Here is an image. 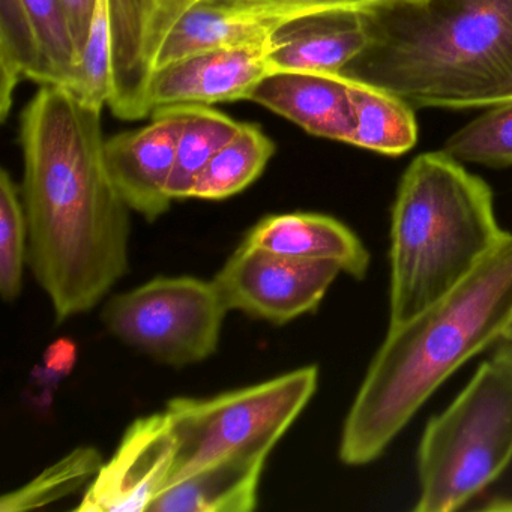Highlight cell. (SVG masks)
Masks as SVG:
<instances>
[{
    "mask_svg": "<svg viewBox=\"0 0 512 512\" xmlns=\"http://www.w3.org/2000/svg\"><path fill=\"white\" fill-rule=\"evenodd\" d=\"M178 454L172 418L164 410L140 416L125 430L80 500L79 512L149 511L166 488Z\"/></svg>",
    "mask_w": 512,
    "mask_h": 512,
    "instance_id": "obj_10",
    "label": "cell"
},
{
    "mask_svg": "<svg viewBox=\"0 0 512 512\" xmlns=\"http://www.w3.org/2000/svg\"><path fill=\"white\" fill-rule=\"evenodd\" d=\"M244 242L292 259L331 262L355 280H364L371 257L346 224L329 215L289 212L262 218Z\"/></svg>",
    "mask_w": 512,
    "mask_h": 512,
    "instance_id": "obj_14",
    "label": "cell"
},
{
    "mask_svg": "<svg viewBox=\"0 0 512 512\" xmlns=\"http://www.w3.org/2000/svg\"><path fill=\"white\" fill-rule=\"evenodd\" d=\"M496 346L505 347V349H508L509 352L512 353V343H509V341H500V343H497Z\"/></svg>",
    "mask_w": 512,
    "mask_h": 512,
    "instance_id": "obj_30",
    "label": "cell"
},
{
    "mask_svg": "<svg viewBox=\"0 0 512 512\" xmlns=\"http://www.w3.org/2000/svg\"><path fill=\"white\" fill-rule=\"evenodd\" d=\"M268 460L226 457L167 485L149 512H251Z\"/></svg>",
    "mask_w": 512,
    "mask_h": 512,
    "instance_id": "obj_16",
    "label": "cell"
},
{
    "mask_svg": "<svg viewBox=\"0 0 512 512\" xmlns=\"http://www.w3.org/2000/svg\"><path fill=\"white\" fill-rule=\"evenodd\" d=\"M512 320V233L442 299L388 328L347 412L338 457H380L431 395L469 359L497 344Z\"/></svg>",
    "mask_w": 512,
    "mask_h": 512,
    "instance_id": "obj_2",
    "label": "cell"
},
{
    "mask_svg": "<svg viewBox=\"0 0 512 512\" xmlns=\"http://www.w3.org/2000/svg\"><path fill=\"white\" fill-rule=\"evenodd\" d=\"M350 83L355 112L350 145L389 157L409 152L418 142L415 109L395 95Z\"/></svg>",
    "mask_w": 512,
    "mask_h": 512,
    "instance_id": "obj_18",
    "label": "cell"
},
{
    "mask_svg": "<svg viewBox=\"0 0 512 512\" xmlns=\"http://www.w3.org/2000/svg\"><path fill=\"white\" fill-rule=\"evenodd\" d=\"M487 109L484 115L449 137L443 152L460 163L493 169L512 166V101Z\"/></svg>",
    "mask_w": 512,
    "mask_h": 512,
    "instance_id": "obj_22",
    "label": "cell"
},
{
    "mask_svg": "<svg viewBox=\"0 0 512 512\" xmlns=\"http://www.w3.org/2000/svg\"><path fill=\"white\" fill-rule=\"evenodd\" d=\"M185 107L187 116L169 182V194L173 200L190 199L200 173L241 127V122L211 109V106Z\"/></svg>",
    "mask_w": 512,
    "mask_h": 512,
    "instance_id": "obj_19",
    "label": "cell"
},
{
    "mask_svg": "<svg viewBox=\"0 0 512 512\" xmlns=\"http://www.w3.org/2000/svg\"><path fill=\"white\" fill-rule=\"evenodd\" d=\"M340 272L335 263L292 259L242 241L212 281L227 310L286 325L314 313Z\"/></svg>",
    "mask_w": 512,
    "mask_h": 512,
    "instance_id": "obj_9",
    "label": "cell"
},
{
    "mask_svg": "<svg viewBox=\"0 0 512 512\" xmlns=\"http://www.w3.org/2000/svg\"><path fill=\"white\" fill-rule=\"evenodd\" d=\"M505 101H512V88L509 89V91L506 92V94L503 95L502 98H500L499 103H505ZM499 103H497V104H499Z\"/></svg>",
    "mask_w": 512,
    "mask_h": 512,
    "instance_id": "obj_29",
    "label": "cell"
},
{
    "mask_svg": "<svg viewBox=\"0 0 512 512\" xmlns=\"http://www.w3.org/2000/svg\"><path fill=\"white\" fill-rule=\"evenodd\" d=\"M227 311L214 281L184 275L157 277L113 296L101 319L127 346L185 367L217 352Z\"/></svg>",
    "mask_w": 512,
    "mask_h": 512,
    "instance_id": "obj_8",
    "label": "cell"
},
{
    "mask_svg": "<svg viewBox=\"0 0 512 512\" xmlns=\"http://www.w3.org/2000/svg\"><path fill=\"white\" fill-rule=\"evenodd\" d=\"M59 2H61L62 10H64L65 17H67L77 55L82 61L83 50H85L89 31H91L92 17H94L97 0H59Z\"/></svg>",
    "mask_w": 512,
    "mask_h": 512,
    "instance_id": "obj_25",
    "label": "cell"
},
{
    "mask_svg": "<svg viewBox=\"0 0 512 512\" xmlns=\"http://www.w3.org/2000/svg\"><path fill=\"white\" fill-rule=\"evenodd\" d=\"M341 71L413 109H478L512 88V0H382Z\"/></svg>",
    "mask_w": 512,
    "mask_h": 512,
    "instance_id": "obj_3",
    "label": "cell"
},
{
    "mask_svg": "<svg viewBox=\"0 0 512 512\" xmlns=\"http://www.w3.org/2000/svg\"><path fill=\"white\" fill-rule=\"evenodd\" d=\"M500 341H509V343H512V320L511 323H509L508 328H506L505 335H503V338Z\"/></svg>",
    "mask_w": 512,
    "mask_h": 512,
    "instance_id": "obj_28",
    "label": "cell"
},
{
    "mask_svg": "<svg viewBox=\"0 0 512 512\" xmlns=\"http://www.w3.org/2000/svg\"><path fill=\"white\" fill-rule=\"evenodd\" d=\"M367 44L361 11H323L284 23L269 41L272 71L340 74Z\"/></svg>",
    "mask_w": 512,
    "mask_h": 512,
    "instance_id": "obj_15",
    "label": "cell"
},
{
    "mask_svg": "<svg viewBox=\"0 0 512 512\" xmlns=\"http://www.w3.org/2000/svg\"><path fill=\"white\" fill-rule=\"evenodd\" d=\"M101 113L41 85L20 115L29 266L58 323L97 307L130 263V208L107 167Z\"/></svg>",
    "mask_w": 512,
    "mask_h": 512,
    "instance_id": "obj_1",
    "label": "cell"
},
{
    "mask_svg": "<svg viewBox=\"0 0 512 512\" xmlns=\"http://www.w3.org/2000/svg\"><path fill=\"white\" fill-rule=\"evenodd\" d=\"M269 41L218 47L161 68L146 86L149 116L163 107L214 106L247 100L271 73Z\"/></svg>",
    "mask_w": 512,
    "mask_h": 512,
    "instance_id": "obj_11",
    "label": "cell"
},
{
    "mask_svg": "<svg viewBox=\"0 0 512 512\" xmlns=\"http://www.w3.org/2000/svg\"><path fill=\"white\" fill-rule=\"evenodd\" d=\"M506 233L484 179L443 151L416 157L392 206L388 328L455 289Z\"/></svg>",
    "mask_w": 512,
    "mask_h": 512,
    "instance_id": "obj_4",
    "label": "cell"
},
{
    "mask_svg": "<svg viewBox=\"0 0 512 512\" xmlns=\"http://www.w3.org/2000/svg\"><path fill=\"white\" fill-rule=\"evenodd\" d=\"M512 461V353L497 346L463 391L425 425L415 512L463 508Z\"/></svg>",
    "mask_w": 512,
    "mask_h": 512,
    "instance_id": "obj_6",
    "label": "cell"
},
{
    "mask_svg": "<svg viewBox=\"0 0 512 512\" xmlns=\"http://www.w3.org/2000/svg\"><path fill=\"white\" fill-rule=\"evenodd\" d=\"M103 455L94 446H79L46 467L34 479L0 499V512L44 508L91 484L103 467Z\"/></svg>",
    "mask_w": 512,
    "mask_h": 512,
    "instance_id": "obj_21",
    "label": "cell"
},
{
    "mask_svg": "<svg viewBox=\"0 0 512 512\" xmlns=\"http://www.w3.org/2000/svg\"><path fill=\"white\" fill-rule=\"evenodd\" d=\"M40 52L41 85L71 89L80 59L59 0H17Z\"/></svg>",
    "mask_w": 512,
    "mask_h": 512,
    "instance_id": "obj_20",
    "label": "cell"
},
{
    "mask_svg": "<svg viewBox=\"0 0 512 512\" xmlns=\"http://www.w3.org/2000/svg\"><path fill=\"white\" fill-rule=\"evenodd\" d=\"M239 4L271 5L299 11L302 14L323 13V11H362L382 0H232Z\"/></svg>",
    "mask_w": 512,
    "mask_h": 512,
    "instance_id": "obj_24",
    "label": "cell"
},
{
    "mask_svg": "<svg viewBox=\"0 0 512 512\" xmlns=\"http://www.w3.org/2000/svg\"><path fill=\"white\" fill-rule=\"evenodd\" d=\"M316 365L208 398L176 397L167 403L178 454L167 485L226 457L268 460L314 397ZM166 485V487H167Z\"/></svg>",
    "mask_w": 512,
    "mask_h": 512,
    "instance_id": "obj_7",
    "label": "cell"
},
{
    "mask_svg": "<svg viewBox=\"0 0 512 512\" xmlns=\"http://www.w3.org/2000/svg\"><path fill=\"white\" fill-rule=\"evenodd\" d=\"M247 101L280 115L310 136L347 145L352 140V83L340 74L271 71L254 86Z\"/></svg>",
    "mask_w": 512,
    "mask_h": 512,
    "instance_id": "obj_13",
    "label": "cell"
},
{
    "mask_svg": "<svg viewBox=\"0 0 512 512\" xmlns=\"http://www.w3.org/2000/svg\"><path fill=\"white\" fill-rule=\"evenodd\" d=\"M277 146L256 124H241L194 182L190 199L224 200L242 193L262 176Z\"/></svg>",
    "mask_w": 512,
    "mask_h": 512,
    "instance_id": "obj_17",
    "label": "cell"
},
{
    "mask_svg": "<svg viewBox=\"0 0 512 512\" xmlns=\"http://www.w3.org/2000/svg\"><path fill=\"white\" fill-rule=\"evenodd\" d=\"M76 356V346L73 341L65 340V338L55 341L44 356L41 382L47 383L49 386L59 383V380L64 379L73 370Z\"/></svg>",
    "mask_w": 512,
    "mask_h": 512,
    "instance_id": "obj_26",
    "label": "cell"
},
{
    "mask_svg": "<svg viewBox=\"0 0 512 512\" xmlns=\"http://www.w3.org/2000/svg\"><path fill=\"white\" fill-rule=\"evenodd\" d=\"M484 511H494V512H511L512 511V497H494L490 502L485 503L482 506Z\"/></svg>",
    "mask_w": 512,
    "mask_h": 512,
    "instance_id": "obj_27",
    "label": "cell"
},
{
    "mask_svg": "<svg viewBox=\"0 0 512 512\" xmlns=\"http://www.w3.org/2000/svg\"><path fill=\"white\" fill-rule=\"evenodd\" d=\"M187 107H163L152 113L151 124L106 140V161L116 190L149 223L163 217L172 205L169 182L175 169L179 137Z\"/></svg>",
    "mask_w": 512,
    "mask_h": 512,
    "instance_id": "obj_12",
    "label": "cell"
},
{
    "mask_svg": "<svg viewBox=\"0 0 512 512\" xmlns=\"http://www.w3.org/2000/svg\"><path fill=\"white\" fill-rule=\"evenodd\" d=\"M29 265V226L25 205L7 169L0 173V295L16 302Z\"/></svg>",
    "mask_w": 512,
    "mask_h": 512,
    "instance_id": "obj_23",
    "label": "cell"
},
{
    "mask_svg": "<svg viewBox=\"0 0 512 512\" xmlns=\"http://www.w3.org/2000/svg\"><path fill=\"white\" fill-rule=\"evenodd\" d=\"M308 16L232 0H109L110 98L116 118H148L146 86L161 68L218 47L266 41Z\"/></svg>",
    "mask_w": 512,
    "mask_h": 512,
    "instance_id": "obj_5",
    "label": "cell"
}]
</instances>
